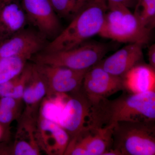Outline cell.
I'll return each instance as SVG.
<instances>
[{"label": "cell", "mask_w": 155, "mask_h": 155, "mask_svg": "<svg viewBox=\"0 0 155 155\" xmlns=\"http://www.w3.org/2000/svg\"><path fill=\"white\" fill-rule=\"evenodd\" d=\"M127 92L115 99L107 98L93 102L96 127L113 129L123 122H155V91Z\"/></svg>", "instance_id": "6da1fadb"}, {"label": "cell", "mask_w": 155, "mask_h": 155, "mask_svg": "<svg viewBox=\"0 0 155 155\" xmlns=\"http://www.w3.org/2000/svg\"><path fill=\"white\" fill-rule=\"evenodd\" d=\"M107 7L92 1L54 39L46 45L43 51L70 49L84 43L101 30Z\"/></svg>", "instance_id": "7a4b0ae2"}, {"label": "cell", "mask_w": 155, "mask_h": 155, "mask_svg": "<svg viewBox=\"0 0 155 155\" xmlns=\"http://www.w3.org/2000/svg\"><path fill=\"white\" fill-rule=\"evenodd\" d=\"M108 51V46L105 44L85 42L69 50L38 53L31 59L35 64L83 71L88 70L98 64Z\"/></svg>", "instance_id": "3957f363"}, {"label": "cell", "mask_w": 155, "mask_h": 155, "mask_svg": "<svg viewBox=\"0 0 155 155\" xmlns=\"http://www.w3.org/2000/svg\"><path fill=\"white\" fill-rule=\"evenodd\" d=\"M151 31L130 9L119 6L107 9L98 35L119 42L143 45L149 40Z\"/></svg>", "instance_id": "277c9868"}, {"label": "cell", "mask_w": 155, "mask_h": 155, "mask_svg": "<svg viewBox=\"0 0 155 155\" xmlns=\"http://www.w3.org/2000/svg\"><path fill=\"white\" fill-rule=\"evenodd\" d=\"M155 122H123L113 128L112 148L121 155H155Z\"/></svg>", "instance_id": "5b68a950"}, {"label": "cell", "mask_w": 155, "mask_h": 155, "mask_svg": "<svg viewBox=\"0 0 155 155\" xmlns=\"http://www.w3.org/2000/svg\"><path fill=\"white\" fill-rule=\"evenodd\" d=\"M73 93L72 96L68 97L58 122L70 138L83 130L95 127L93 102L84 94L81 88Z\"/></svg>", "instance_id": "8992f818"}, {"label": "cell", "mask_w": 155, "mask_h": 155, "mask_svg": "<svg viewBox=\"0 0 155 155\" xmlns=\"http://www.w3.org/2000/svg\"><path fill=\"white\" fill-rule=\"evenodd\" d=\"M113 129L93 127L70 138L65 155H104L112 148Z\"/></svg>", "instance_id": "52a82bcc"}, {"label": "cell", "mask_w": 155, "mask_h": 155, "mask_svg": "<svg viewBox=\"0 0 155 155\" xmlns=\"http://www.w3.org/2000/svg\"><path fill=\"white\" fill-rule=\"evenodd\" d=\"M81 89L93 102L107 98L117 92L125 91L122 77L112 75L98 64L87 71Z\"/></svg>", "instance_id": "ba28073f"}, {"label": "cell", "mask_w": 155, "mask_h": 155, "mask_svg": "<svg viewBox=\"0 0 155 155\" xmlns=\"http://www.w3.org/2000/svg\"><path fill=\"white\" fill-rule=\"evenodd\" d=\"M27 20L45 37L57 36L61 24L50 0H22Z\"/></svg>", "instance_id": "9c48e42d"}, {"label": "cell", "mask_w": 155, "mask_h": 155, "mask_svg": "<svg viewBox=\"0 0 155 155\" xmlns=\"http://www.w3.org/2000/svg\"><path fill=\"white\" fill-rule=\"evenodd\" d=\"M45 37L40 32L23 29L0 44V58L17 56L31 59L44 49Z\"/></svg>", "instance_id": "30bf717a"}, {"label": "cell", "mask_w": 155, "mask_h": 155, "mask_svg": "<svg viewBox=\"0 0 155 155\" xmlns=\"http://www.w3.org/2000/svg\"><path fill=\"white\" fill-rule=\"evenodd\" d=\"M142 46L138 43L127 44L97 64L112 75L123 77L134 66L140 64L143 58Z\"/></svg>", "instance_id": "8fae6325"}, {"label": "cell", "mask_w": 155, "mask_h": 155, "mask_svg": "<svg viewBox=\"0 0 155 155\" xmlns=\"http://www.w3.org/2000/svg\"><path fill=\"white\" fill-rule=\"evenodd\" d=\"M38 136L48 153L64 155L70 141L69 134L55 122L41 117Z\"/></svg>", "instance_id": "7c38bea8"}, {"label": "cell", "mask_w": 155, "mask_h": 155, "mask_svg": "<svg viewBox=\"0 0 155 155\" xmlns=\"http://www.w3.org/2000/svg\"><path fill=\"white\" fill-rule=\"evenodd\" d=\"M1 3L0 44L24 29L27 20L22 6L11 1Z\"/></svg>", "instance_id": "4fadbf2b"}, {"label": "cell", "mask_w": 155, "mask_h": 155, "mask_svg": "<svg viewBox=\"0 0 155 155\" xmlns=\"http://www.w3.org/2000/svg\"><path fill=\"white\" fill-rule=\"evenodd\" d=\"M122 78L125 90L129 92L155 91V70L150 64H137Z\"/></svg>", "instance_id": "5bb4252c"}, {"label": "cell", "mask_w": 155, "mask_h": 155, "mask_svg": "<svg viewBox=\"0 0 155 155\" xmlns=\"http://www.w3.org/2000/svg\"><path fill=\"white\" fill-rule=\"evenodd\" d=\"M27 61L17 56L0 58V84L19 76L25 68Z\"/></svg>", "instance_id": "9a60e30c"}, {"label": "cell", "mask_w": 155, "mask_h": 155, "mask_svg": "<svg viewBox=\"0 0 155 155\" xmlns=\"http://www.w3.org/2000/svg\"><path fill=\"white\" fill-rule=\"evenodd\" d=\"M56 13L60 17L73 19L92 0H50Z\"/></svg>", "instance_id": "2e32d148"}, {"label": "cell", "mask_w": 155, "mask_h": 155, "mask_svg": "<svg viewBox=\"0 0 155 155\" xmlns=\"http://www.w3.org/2000/svg\"><path fill=\"white\" fill-rule=\"evenodd\" d=\"M59 97L50 98L44 103L41 109V117L58 124V119L69 96L58 94Z\"/></svg>", "instance_id": "e0dca14e"}, {"label": "cell", "mask_w": 155, "mask_h": 155, "mask_svg": "<svg viewBox=\"0 0 155 155\" xmlns=\"http://www.w3.org/2000/svg\"><path fill=\"white\" fill-rule=\"evenodd\" d=\"M134 14L144 25L147 26L155 14V0H137Z\"/></svg>", "instance_id": "ac0fdd59"}, {"label": "cell", "mask_w": 155, "mask_h": 155, "mask_svg": "<svg viewBox=\"0 0 155 155\" xmlns=\"http://www.w3.org/2000/svg\"><path fill=\"white\" fill-rule=\"evenodd\" d=\"M13 153L16 155H37L39 154L35 144H31L24 140L18 142L14 147Z\"/></svg>", "instance_id": "d6986e66"}, {"label": "cell", "mask_w": 155, "mask_h": 155, "mask_svg": "<svg viewBox=\"0 0 155 155\" xmlns=\"http://www.w3.org/2000/svg\"><path fill=\"white\" fill-rule=\"evenodd\" d=\"M19 75L12 80L0 84V97H12L13 91L17 83Z\"/></svg>", "instance_id": "ffe728a7"}, {"label": "cell", "mask_w": 155, "mask_h": 155, "mask_svg": "<svg viewBox=\"0 0 155 155\" xmlns=\"http://www.w3.org/2000/svg\"><path fill=\"white\" fill-rule=\"evenodd\" d=\"M137 0H106L107 9L119 6H124L128 8L134 7Z\"/></svg>", "instance_id": "44dd1931"}, {"label": "cell", "mask_w": 155, "mask_h": 155, "mask_svg": "<svg viewBox=\"0 0 155 155\" xmlns=\"http://www.w3.org/2000/svg\"><path fill=\"white\" fill-rule=\"evenodd\" d=\"M28 83L29 84L28 85L27 84L23 92L22 99L26 103V104H33L36 103L34 93L33 89L29 81Z\"/></svg>", "instance_id": "7402d4cb"}, {"label": "cell", "mask_w": 155, "mask_h": 155, "mask_svg": "<svg viewBox=\"0 0 155 155\" xmlns=\"http://www.w3.org/2000/svg\"><path fill=\"white\" fill-rule=\"evenodd\" d=\"M17 101L13 97H2L0 99V108L16 111Z\"/></svg>", "instance_id": "603a6c76"}, {"label": "cell", "mask_w": 155, "mask_h": 155, "mask_svg": "<svg viewBox=\"0 0 155 155\" xmlns=\"http://www.w3.org/2000/svg\"><path fill=\"white\" fill-rule=\"evenodd\" d=\"M15 110L0 108V123L7 124L11 122L15 116Z\"/></svg>", "instance_id": "cb8c5ba5"}, {"label": "cell", "mask_w": 155, "mask_h": 155, "mask_svg": "<svg viewBox=\"0 0 155 155\" xmlns=\"http://www.w3.org/2000/svg\"><path fill=\"white\" fill-rule=\"evenodd\" d=\"M150 65L155 70V41L149 49L148 52Z\"/></svg>", "instance_id": "d4e9b609"}, {"label": "cell", "mask_w": 155, "mask_h": 155, "mask_svg": "<svg viewBox=\"0 0 155 155\" xmlns=\"http://www.w3.org/2000/svg\"><path fill=\"white\" fill-rule=\"evenodd\" d=\"M147 26L150 30H152L153 29L155 28V14L150 21L149 22Z\"/></svg>", "instance_id": "484cf974"}, {"label": "cell", "mask_w": 155, "mask_h": 155, "mask_svg": "<svg viewBox=\"0 0 155 155\" xmlns=\"http://www.w3.org/2000/svg\"><path fill=\"white\" fill-rule=\"evenodd\" d=\"M92 1H94V2H96L101 3V4L107 5L106 0H92Z\"/></svg>", "instance_id": "4316f807"}, {"label": "cell", "mask_w": 155, "mask_h": 155, "mask_svg": "<svg viewBox=\"0 0 155 155\" xmlns=\"http://www.w3.org/2000/svg\"><path fill=\"white\" fill-rule=\"evenodd\" d=\"M2 126H1V125H0V138H1V137H2Z\"/></svg>", "instance_id": "83f0119b"}, {"label": "cell", "mask_w": 155, "mask_h": 155, "mask_svg": "<svg viewBox=\"0 0 155 155\" xmlns=\"http://www.w3.org/2000/svg\"><path fill=\"white\" fill-rule=\"evenodd\" d=\"M11 1V0H0V2H8Z\"/></svg>", "instance_id": "f1b7e54d"}, {"label": "cell", "mask_w": 155, "mask_h": 155, "mask_svg": "<svg viewBox=\"0 0 155 155\" xmlns=\"http://www.w3.org/2000/svg\"></svg>", "instance_id": "f546056e"}]
</instances>
